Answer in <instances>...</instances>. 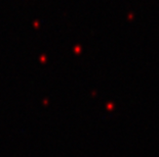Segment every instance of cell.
I'll return each instance as SVG.
<instances>
[]
</instances>
